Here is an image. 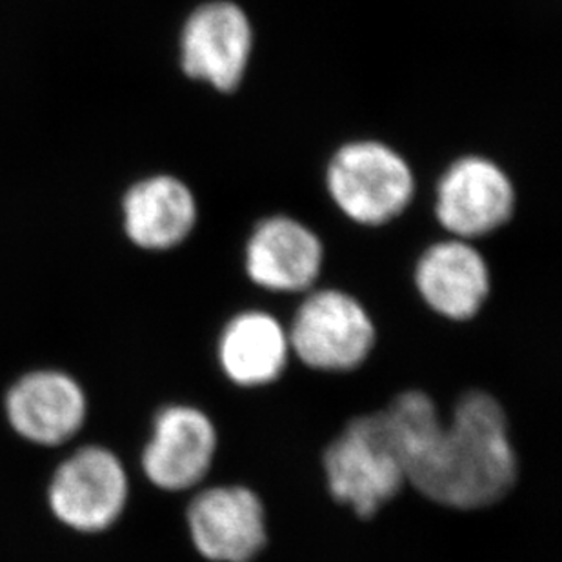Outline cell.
I'll return each mask as SVG.
<instances>
[{"label":"cell","mask_w":562,"mask_h":562,"mask_svg":"<svg viewBox=\"0 0 562 562\" xmlns=\"http://www.w3.org/2000/svg\"><path fill=\"white\" fill-rule=\"evenodd\" d=\"M328 190L340 212L362 226H382L398 217L414 196L409 166L386 144H346L328 168Z\"/></svg>","instance_id":"4"},{"label":"cell","mask_w":562,"mask_h":562,"mask_svg":"<svg viewBox=\"0 0 562 562\" xmlns=\"http://www.w3.org/2000/svg\"><path fill=\"white\" fill-rule=\"evenodd\" d=\"M323 240L308 226L286 215L260 221L246 243V277L265 292H310L323 273Z\"/></svg>","instance_id":"11"},{"label":"cell","mask_w":562,"mask_h":562,"mask_svg":"<svg viewBox=\"0 0 562 562\" xmlns=\"http://www.w3.org/2000/svg\"><path fill=\"white\" fill-rule=\"evenodd\" d=\"M286 328L293 359L323 375L361 370L379 342L372 312L340 288L306 292Z\"/></svg>","instance_id":"3"},{"label":"cell","mask_w":562,"mask_h":562,"mask_svg":"<svg viewBox=\"0 0 562 562\" xmlns=\"http://www.w3.org/2000/svg\"><path fill=\"white\" fill-rule=\"evenodd\" d=\"M515 191L499 166L483 157L451 165L437 188L436 215L456 239L494 234L514 217Z\"/></svg>","instance_id":"9"},{"label":"cell","mask_w":562,"mask_h":562,"mask_svg":"<svg viewBox=\"0 0 562 562\" xmlns=\"http://www.w3.org/2000/svg\"><path fill=\"white\" fill-rule=\"evenodd\" d=\"M11 428L33 445L57 446L82 428L88 412L85 390L68 373L37 370L26 373L5 395Z\"/></svg>","instance_id":"12"},{"label":"cell","mask_w":562,"mask_h":562,"mask_svg":"<svg viewBox=\"0 0 562 562\" xmlns=\"http://www.w3.org/2000/svg\"><path fill=\"white\" fill-rule=\"evenodd\" d=\"M130 481L123 462L102 446H86L55 470L49 508L64 525L85 533L106 530L123 515Z\"/></svg>","instance_id":"6"},{"label":"cell","mask_w":562,"mask_h":562,"mask_svg":"<svg viewBox=\"0 0 562 562\" xmlns=\"http://www.w3.org/2000/svg\"><path fill=\"white\" fill-rule=\"evenodd\" d=\"M124 229L133 245L166 251L182 245L196 224V202L176 177L157 176L140 181L124 196Z\"/></svg>","instance_id":"14"},{"label":"cell","mask_w":562,"mask_h":562,"mask_svg":"<svg viewBox=\"0 0 562 562\" xmlns=\"http://www.w3.org/2000/svg\"><path fill=\"white\" fill-rule=\"evenodd\" d=\"M329 499L356 519L373 520L408 490L403 461L381 408L346 420L321 453Z\"/></svg>","instance_id":"2"},{"label":"cell","mask_w":562,"mask_h":562,"mask_svg":"<svg viewBox=\"0 0 562 562\" xmlns=\"http://www.w3.org/2000/svg\"><path fill=\"white\" fill-rule=\"evenodd\" d=\"M217 425L193 404H170L155 415L140 464L155 488L188 492L204 483L217 459Z\"/></svg>","instance_id":"7"},{"label":"cell","mask_w":562,"mask_h":562,"mask_svg":"<svg viewBox=\"0 0 562 562\" xmlns=\"http://www.w3.org/2000/svg\"><path fill=\"white\" fill-rule=\"evenodd\" d=\"M519 479L508 409L484 387H468L457 397L406 472L408 488L420 499L457 514L499 506L517 490Z\"/></svg>","instance_id":"1"},{"label":"cell","mask_w":562,"mask_h":562,"mask_svg":"<svg viewBox=\"0 0 562 562\" xmlns=\"http://www.w3.org/2000/svg\"><path fill=\"white\" fill-rule=\"evenodd\" d=\"M414 284L420 303L448 323H472L488 306L494 282L484 255L470 240H440L417 259Z\"/></svg>","instance_id":"8"},{"label":"cell","mask_w":562,"mask_h":562,"mask_svg":"<svg viewBox=\"0 0 562 562\" xmlns=\"http://www.w3.org/2000/svg\"><path fill=\"white\" fill-rule=\"evenodd\" d=\"M251 43V24L239 5L226 0L201 5L182 30V69L191 79L229 93L245 77Z\"/></svg>","instance_id":"10"},{"label":"cell","mask_w":562,"mask_h":562,"mask_svg":"<svg viewBox=\"0 0 562 562\" xmlns=\"http://www.w3.org/2000/svg\"><path fill=\"white\" fill-rule=\"evenodd\" d=\"M292 359L286 326L266 310L234 313L217 337L218 368L240 390L273 386L286 375Z\"/></svg>","instance_id":"13"},{"label":"cell","mask_w":562,"mask_h":562,"mask_svg":"<svg viewBox=\"0 0 562 562\" xmlns=\"http://www.w3.org/2000/svg\"><path fill=\"white\" fill-rule=\"evenodd\" d=\"M187 526L196 553L210 562H254L270 544L268 506L248 484L201 490L188 504Z\"/></svg>","instance_id":"5"}]
</instances>
